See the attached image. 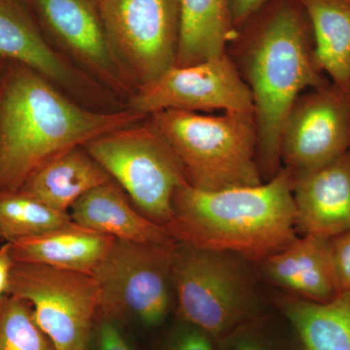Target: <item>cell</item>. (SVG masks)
I'll return each instance as SVG.
<instances>
[{
    "label": "cell",
    "mask_w": 350,
    "mask_h": 350,
    "mask_svg": "<svg viewBox=\"0 0 350 350\" xmlns=\"http://www.w3.org/2000/svg\"><path fill=\"white\" fill-rule=\"evenodd\" d=\"M133 111L148 117L163 110L253 112L250 87L227 53L191 66H172L129 100Z\"/></svg>",
    "instance_id": "cell-11"
},
{
    "label": "cell",
    "mask_w": 350,
    "mask_h": 350,
    "mask_svg": "<svg viewBox=\"0 0 350 350\" xmlns=\"http://www.w3.org/2000/svg\"><path fill=\"white\" fill-rule=\"evenodd\" d=\"M69 214L76 224L115 239L145 244L175 241L165 226L135 211L114 181L83 196L71 207Z\"/></svg>",
    "instance_id": "cell-16"
},
{
    "label": "cell",
    "mask_w": 350,
    "mask_h": 350,
    "mask_svg": "<svg viewBox=\"0 0 350 350\" xmlns=\"http://www.w3.org/2000/svg\"><path fill=\"white\" fill-rule=\"evenodd\" d=\"M4 64H5V62L1 61V59H0V75H1V71L2 69H3Z\"/></svg>",
    "instance_id": "cell-30"
},
{
    "label": "cell",
    "mask_w": 350,
    "mask_h": 350,
    "mask_svg": "<svg viewBox=\"0 0 350 350\" xmlns=\"http://www.w3.org/2000/svg\"><path fill=\"white\" fill-rule=\"evenodd\" d=\"M215 342L206 332L180 321L161 350H215Z\"/></svg>",
    "instance_id": "cell-25"
},
{
    "label": "cell",
    "mask_w": 350,
    "mask_h": 350,
    "mask_svg": "<svg viewBox=\"0 0 350 350\" xmlns=\"http://www.w3.org/2000/svg\"><path fill=\"white\" fill-rule=\"evenodd\" d=\"M112 181L85 146H80L41 167L19 192L36 198L55 211L69 213L83 196Z\"/></svg>",
    "instance_id": "cell-18"
},
{
    "label": "cell",
    "mask_w": 350,
    "mask_h": 350,
    "mask_svg": "<svg viewBox=\"0 0 350 350\" xmlns=\"http://www.w3.org/2000/svg\"><path fill=\"white\" fill-rule=\"evenodd\" d=\"M273 301L293 328L300 350H350V292L327 303L284 292Z\"/></svg>",
    "instance_id": "cell-19"
},
{
    "label": "cell",
    "mask_w": 350,
    "mask_h": 350,
    "mask_svg": "<svg viewBox=\"0 0 350 350\" xmlns=\"http://www.w3.org/2000/svg\"><path fill=\"white\" fill-rule=\"evenodd\" d=\"M85 148L140 213L158 224L170 222L175 192L189 183L178 159L148 117L94 138Z\"/></svg>",
    "instance_id": "cell-6"
},
{
    "label": "cell",
    "mask_w": 350,
    "mask_h": 350,
    "mask_svg": "<svg viewBox=\"0 0 350 350\" xmlns=\"http://www.w3.org/2000/svg\"><path fill=\"white\" fill-rule=\"evenodd\" d=\"M215 350H300V345L289 322L275 310L219 338Z\"/></svg>",
    "instance_id": "cell-23"
},
{
    "label": "cell",
    "mask_w": 350,
    "mask_h": 350,
    "mask_svg": "<svg viewBox=\"0 0 350 350\" xmlns=\"http://www.w3.org/2000/svg\"><path fill=\"white\" fill-rule=\"evenodd\" d=\"M332 256L340 294L350 292V230L330 239Z\"/></svg>",
    "instance_id": "cell-26"
},
{
    "label": "cell",
    "mask_w": 350,
    "mask_h": 350,
    "mask_svg": "<svg viewBox=\"0 0 350 350\" xmlns=\"http://www.w3.org/2000/svg\"><path fill=\"white\" fill-rule=\"evenodd\" d=\"M165 228L177 243L228 251L258 264L299 236L293 176L282 167L250 187L206 191L185 184L175 192Z\"/></svg>",
    "instance_id": "cell-2"
},
{
    "label": "cell",
    "mask_w": 350,
    "mask_h": 350,
    "mask_svg": "<svg viewBox=\"0 0 350 350\" xmlns=\"http://www.w3.org/2000/svg\"><path fill=\"white\" fill-rule=\"evenodd\" d=\"M256 269L260 280L304 300L327 303L340 294L330 239L298 236Z\"/></svg>",
    "instance_id": "cell-15"
},
{
    "label": "cell",
    "mask_w": 350,
    "mask_h": 350,
    "mask_svg": "<svg viewBox=\"0 0 350 350\" xmlns=\"http://www.w3.org/2000/svg\"><path fill=\"white\" fill-rule=\"evenodd\" d=\"M180 19L176 66L225 54L232 25L229 0H177Z\"/></svg>",
    "instance_id": "cell-21"
},
{
    "label": "cell",
    "mask_w": 350,
    "mask_h": 350,
    "mask_svg": "<svg viewBox=\"0 0 350 350\" xmlns=\"http://www.w3.org/2000/svg\"><path fill=\"white\" fill-rule=\"evenodd\" d=\"M114 239L73 222L47 234L10 243L15 262H36L92 275Z\"/></svg>",
    "instance_id": "cell-17"
},
{
    "label": "cell",
    "mask_w": 350,
    "mask_h": 350,
    "mask_svg": "<svg viewBox=\"0 0 350 350\" xmlns=\"http://www.w3.org/2000/svg\"><path fill=\"white\" fill-rule=\"evenodd\" d=\"M176 241L145 244L114 239L92 275L100 290L105 319L133 317L147 326L162 323L170 308Z\"/></svg>",
    "instance_id": "cell-8"
},
{
    "label": "cell",
    "mask_w": 350,
    "mask_h": 350,
    "mask_svg": "<svg viewBox=\"0 0 350 350\" xmlns=\"http://www.w3.org/2000/svg\"><path fill=\"white\" fill-rule=\"evenodd\" d=\"M98 345L100 350H131L113 320L105 319L98 329Z\"/></svg>",
    "instance_id": "cell-27"
},
{
    "label": "cell",
    "mask_w": 350,
    "mask_h": 350,
    "mask_svg": "<svg viewBox=\"0 0 350 350\" xmlns=\"http://www.w3.org/2000/svg\"><path fill=\"white\" fill-rule=\"evenodd\" d=\"M0 350H57L36 323L27 301L5 295L0 301Z\"/></svg>",
    "instance_id": "cell-24"
},
{
    "label": "cell",
    "mask_w": 350,
    "mask_h": 350,
    "mask_svg": "<svg viewBox=\"0 0 350 350\" xmlns=\"http://www.w3.org/2000/svg\"><path fill=\"white\" fill-rule=\"evenodd\" d=\"M0 59L29 66L88 107L105 96L51 45L25 0H0Z\"/></svg>",
    "instance_id": "cell-13"
},
{
    "label": "cell",
    "mask_w": 350,
    "mask_h": 350,
    "mask_svg": "<svg viewBox=\"0 0 350 350\" xmlns=\"http://www.w3.org/2000/svg\"><path fill=\"white\" fill-rule=\"evenodd\" d=\"M51 45L90 80L119 98L133 94L108 43L96 0H25Z\"/></svg>",
    "instance_id": "cell-10"
},
{
    "label": "cell",
    "mask_w": 350,
    "mask_h": 350,
    "mask_svg": "<svg viewBox=\"0 0 350 350\" xmlns=\"http://www.w3.org/2000/svg\"><path fill=\"white\" fill-rule=\"evenodd\" d=\"M241 66L253 98L262 179L282 169L280 138L288 113L306 90L327 80L314 56L310 23L297 0H276L251 29Z\"/></svg>",
    "instance_id": "cell-3"
},
{
    "label": "cell",
    "mask_w": 350,
    "mask_h": 350,
    "mask_svg": "<svg viewBox=\"0 0 350 350\" xmlns=\"http://www.w3.org/2000/svg\"><path fill=\"white\" fill-rule=\"evenodd\" d=\"M70 214L51 208L23 192L0 193V238L8 243L72 224Z\"/></svg>",
    "instance_id": "cell-22"
},
{
    "label": "cell",
    "mask_w": 350,
    "mask_h": 350,
    "mask_svg": "<svg viewBox=\"0 0 350 350\" xmlns=\"http://www.w3.org/2000/svg\"><path fill=\"white\" fill-rule=\"evenodd\" d=\"M349 147V92L328 82L301 94L283 125L282 167L292 176L306 174L337 160Z\"/></svg>",
    "instance_id": "cell-12"
},
{
    "label": "cell",
    "mask_w": 350,
    "mask_h": 350,
    "mask_svg": "<svg viewBox=\"0 0 350 350\" xmlns=\"http://www.w3.org/2000/svg\"><path fill=\"white\" fill-rule=\"evenodd\" d=\"M15 262L12 250H11V243L6 241L3 245L0 246V301L6 295L11 271Z\"/></svg>",
    "instance_id": "cell-29"
},
{
    "label": "cell",
    "mask_w": 350,
    "mask_h": 350,
    "mask_svg": "<svg viewBox=\"0 0 350 350\" xmlns=\"http://www.w3.org/2000/svg\"><path fill=\"white\" fill-rule=\"evenodd\" d=\"M349 98H350V88H349ZM349 151H350V147H349Z\"/></svg>",
    "instance_id": "cell-31"
},
{
    "label": "cell",
    "mask_w": 350,
    "mask_h": 350,
    "mask_svg": "<svg viewBox=\"0 0 350 350\" xmlns=\"http://www.w3.org/2000/svg\"><path fill=\"white\" fill-rule=\"evenodd\" d=\"M299 236L333 239L350 230V151L312 172L293 176Z\"/></svg>",
    "instance_id": "cell-14"
},
{
    "label": "cell",
    "mask_w": 350,
    "mask_h": 350,
    "mask_svg": "<svg viewBox=\"0 0 350 350\" xmlns=\"http://www.w3.org/2000/svg\"><path fill=\"white\" fill-rule=\"evenodd\" d=\"M148 119L178 159L193 187L217 191L264 182L253 112L207 116L170 109L153 113Z\"/></svg>",
    "instance_id": "cell-5"
},
{
    "label": "cell",
    "mask_w": 350,
    "mask_h": 350,
    "mask_svg": "<svg viewBox=\"0 0 350 350\" xmlns=\"http://www.w3.org/2000/svg\"><path fill=\"white\" fill-rule=\"evenodd\" d=\"M6 295L31 306L36 323L57 350H88L100 304L93 275L16 262Z\"/></svg>",
    "instance_id": "cell-9"
},
{
    "label": "cell",
    "mask_w": 350,
    "mask_h": 350,
    "mask_svg": "<svg viewBox=\"0 0 350 350\" xmlns=\"http://www.w3.org/2000/svg\"><path fill=\"white\" fill-rule=\"evenodd\" d=\"M172 282L180 321L215 340L269 310L256 264L228 251L176 241Z\"/></svg>",
    "instance_id": "cell-4"
},
{
    "label": "cell",
    "mask_w": 350,
    "mask_h": 350,
    "mask_svg": "<svg viewBox=\"0 0 350 350\" xmlns=\"http://www.w3.org/2000/svg\"><path fill=\"white\" fill-rule=\"evenodd\" d=\"M113 56L133 94L176 63L177 0H96Z\"/></svg>",
    "instance_id": "cell-7"
},
{
    "label": "cell",
    "mask_w": 350,
    "mask_h": 350,
    "mask_svg": "<svg viewBox=\"0 0 350 350\" xmlns=\"http://www.w3.org/2000/svg\"><path fill=\"white\" fill-rule=\"evenodd\" d=\"M312 29L314 56L331 83L350 88V0H297Z\"/></svg>",
    "instance_id": "cell-20"
},
{
    "label": "cell",
    "mask_w": 350,
    "mask_h": 350,
    "mask_svg": "<svg viewBox=\"0 0 350 350\" xmlns=\"http://www.w3.org/2000/svg\"><path fill=\"white\" fill-rule=\"evenodd\" d=\"M146 118L130 107H88L29 66L5 62L0 75V193L19 192L66 152Z\"/></svg>",
    "instance_id": "cell-1"
},
{
    "label": "cell",
    "mask_w": 350,
    "mask_h": 350,
    "mask_svg": "<svg viewBox=\"0 0 350 350\" xmlns=\"http://www.w3.org/2000/svg\"><path fill=\"white\" fill-rule=\"evenodd\" d=\"M232 25L239 27L252 19L268 0H229Z\"/></svg>",
    "instance_id": "cell-28"
}]
</instances>
